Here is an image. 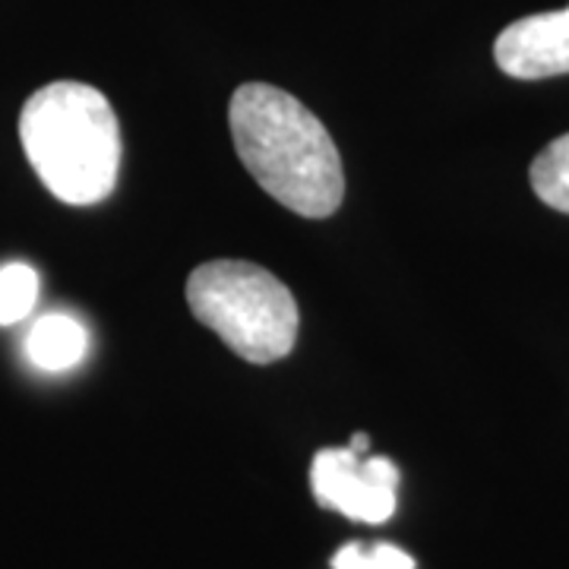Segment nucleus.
I'll list each match as a JSON object with an SVG mask.
<instances>
[{"label":"nucleus","mask_w":569,"mask_h":569,"mask_svg":"<svg viewBox=\"0 0 569 569\" xmlns=\"http://www.w3.org/2000/svg\"><path fill=\"white\" fill-rule=\"evenodd\" d=\"M234 152L272 200L305 219L332 216L346 197L342 156L323 121L269 82H244L228 108Z\"/></svg>","instance_id":"nucleus-1"},{"label":"nucleus","mask_w":569,"mask_h":569,"mask_svg":"<svg viewBox=\"0 0 569 569\" xmlns=\"http://www.w3.org/2000/svg\"><path fill=\"white\" fill-rule=\"evenodd\" d=\"M20 140L41 183L61 203L96 206L118 187L121 123L96 86H41L22 104Z\"/></svg>","instance_id":"nucleus-2"},{"label":"nucleus","mask_w":569,"mask_h":569,"mask_svg":"<svg viewBox=\"0 0 569 569\" xmlns=\"http://www.w3.org/2000/svg\"><path fill=\"white\" fill-rule=\"evenodd\" d=\"M187 305L250 365H276L298 342V301L272 272L247 260H212L187 279Z\"/></svg>","instance_id":"nucleus-3"},{"label":"nucleus","mask_w":569,"mask_h":569,"mask_svg":"<svg viewBox=\"0 0 569 569\" xmlns=\"http://www.w3.org/2000/svg\"><path fill=\"white\" fill-rule=\"evenodd\" d=\"M317 503L351 522L380 526L396 516L399 468L387 456H355L348 447L320 449L310 462Z\"/></svg>","instance_id":"nucleus-4"},{"label":"nucleus","mask_w":569,"mask_h":569,"mask_svg":"<svg viewBox=\"0 0 569 569\" xmlns=\"http://www.w3.org/2000/svg\"><path fill=\"white\" fill-rule=\"evenodd\" d=\"M493 58L500 70L516 80H548L569 73V7L507 26L493 41Z\"/></svg>","instance_id":"nucleus-5"},{"label":"nucleus","mask_w":569,"mask_h":569,"mask_svg":"<svg viewBox=\"0 0 569 569\" xmlns=\"http://www.w3.org/2000/svg\"><path fill=\"white\" fill-rule=\"evenodd\" d=\"M89 332L70 313H48L26 336V355L41 370H70L86 358Z\"/></svg>","instance_id":"nucleus-6"},{"label":"nucleus","mask_w":569,"mask_h":569,"mask_svg":"<svg viewBox=\"0 0 569 569\" xmlns=\"http://www.w3.org/2000/svg\"><path fill=\"white\" fill-rule=\"evenodd\" d=\"M531 190L541 203L569 216V133L550 140L531 162Z\"/></svg>","instance_id":"nucleus-7"},{"label":"nucleus","mask_w":569,"mask_h":569,"mask_svg":"<svg viewBox=\"0 0 569 569\" xmlns=\"http://www.w3.org/2000/svg\"><path fill=\"white\" fill-rule=\"evenodd\" d=\"M39 272L29 263L0 266V326L26 320L39 305Z\"/></svg>","instance_id":"nucleus-8"},{"label":"nucleus","mask_w":569,"mask_h":569,"mask_svg":"<svg viewBox=\"0 0 569 569\" xmlns=\"http://www.w3.org/2000/svg\"><path fill=\"white\" fill-rule=\"evenodd\" d=\"M332 569H415V557L396 545H361L351 541L332 553Z\"/></svg>","instance_id":"nucleus-9"},{"label":"nucleus","mask_w":569,"mask_h":569,"mask_svg":"<svg viewBox=\"0 0 569 569\" xmlns=\"http://www.w3.org/2000/svg\"><path fill=\"white\" fill-rule=\"evenodd\" d=\"M348 449H351L355 456H370V437H367V433H355Z\"/></svg>","instance_id":"nucleus-10"}]
</instances>
